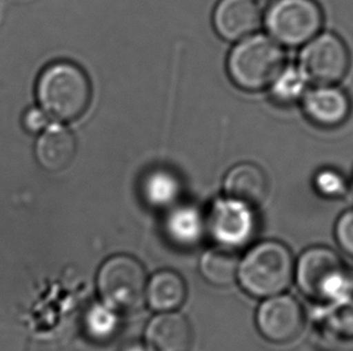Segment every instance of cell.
<instances>
[{
    "label": "cell",
    "instance_id": "cell-1",
    "mask_svg": "<svg viewBox=\"0 0 353 351\" xmlns=\"http://www.w3.org/2000/svg\"><path fill=\"white\" fill-rule=\"evenodd\" d=\"M296 259L285 243L265 240L245 253L239 264L238 281L246 294L268 299L283 294L294 283Z\"/></svg>",
    "mask_w": 353,
    "mask_h": 351
},
{
    "label": "cell",
    "instance_id": "cell-2",
    "mask_svg": "<svg viewBox=\"0 0 353 351\" xmlns=\"http://www.w3.org/2000/svg\"><path fill=\"white\" fill-rule=\"evenodd\" d=\"M37 96L48 117L58 122H72L90 107L91 81L85 70L75 63H52L39 76Z\"/></svg>",
    "mask_w": 353,
    "mask_h": 351
},
{
    "label": "cell",
    "instance_id": "cell-3",
    "mask_svg": "<svg viewBox=\"0 0 353 351\" xmlns=\"http://www.w3.org/2000/svg\"><path fill=\"white\" fill-rule=\"evenodd\" d=\"M286 64L283 46L270 36L257 34L243 39L232 50L228 72L241 89L257 92L270 87Z\"/></svg>",
    "mask_w": 353,
    "mask_h": 351
},
{
    "label": "cell",
    "instance_id": "cell-4",
    "mask_svg": "<svg viewBox=\"0 0 353 351\" xmlns=\"http://www.w3.org/2000/svg\"><path fill=\"white\" fill-rule=\"evenodd\" d=\"M323 23L316 0H272L264 14L269 36L283 47H303L322 32Z\"/></svg>",
    "mask_w": 353,
    "mask_h": 351
},
{
    "label": "cell",
    "instance_id": "cell-5",
    "mask_svg": "<svg viewBox=\"0 0 353 351\" xmlns=\"http://www.w3.org/2000/svg\"><path fill=\"white\" fill-rule=\"evenodd\" d=\"M148 281L143 264L125 254L106 259L97 273V289L101 301L119 312L137 310L143 306Z\"/></svg>",
    "mask_w": 353,
    "mask_h": 351
},
{
    "label": "cell",
    "instance_id": "cell-6",
    "mask_svg": "<svg viewBox=\"0 0 353 351\" xmlns=\"http://www.w3.org/2000/svg\"><path fill=\"white\" fill-rule=\"evenodd\" d=\"M298 65L312 85H339L351 67L344 39L334 32H321L301 47Z\"/></svg>",
    "mask_w": 353,
    "mask_h": 351
},
{
    "label": "cell",
    "instance_id": "cell-7",
    "mask_svg": "<svg viewBox=\"0 0 353 351\" xmlns=\"http://www.w3.org/2000/svg\"><path fill=\"white\" fill-rule=\"evenodd\" d=\"M208 235L216 246L238 252L248 247L258 231L257 214L254 207L230 199L216 200L206 214Z\"/></svg>",
    "mask_w": 353,
    "mask_h": 351
},
{
    "label": "cell",
    "instance_id": "cell-8",
    "mask_svg": "<svg viewBox=\"0 0 353 351\" xmlns=\"http://www.w3.org/2000/svg\"><path fill=\"white\" fill-rule=\"evenodd\" d=\"M258 331L269 342L288 344L294 342L304 332L305 310L292 295H275L263 299L256 312Z\"/></svg>",
    "mask_w": 353,
    "mask_h": 351
},
{
    "label": "cell",
    "instance_id": "cell-9",
    "mask_svg": "<svg viewBox=\"0 0 353 351\" xmlns=\"http://www.w3.org/2000/svg\"><path fill=\"white\" fill-rule=\"evenodd\" d=\"M345 264L339 253L323 244L306 248L296 259L294 283L306 299L319 302L325 283Z\"/></svg>",
    "mask_w": 353,
    "mask_h": 351
},
{
    "label": "cell",
    "instance_id": "cell-10",
    "mask_svg": "<svg viewBox=\"0 0 353 351\" xmlns=\"http://www.w3.org/2000/svg\"><path fill=\"white\" fill-rule=\"evenodd\" d=\"M301 104L306 118L323 129L343 125L352 109L350 95L339 85H311Z\"/></svg>",
    "mask_w": 353,
    "mask_h": 351
},
{
    "label": "cell",
    "instance_id": "cell-11",
    "mask_svg": "<svg viewBox=\"0 0 353 351\" xmlns=\"http://www.w3.org/2000/svg\"><path fill=\"white\" fill-rule=\"evenodd\" d=\"M262 12L256 0H220L214 12V25L221 38L241 41L261 25Z\"/></svg>",
    "mask_w": 353,
    "mask_h": 351
},
{
    "label": "cell",
    "instance_id": "cell-12",
    "mask_svg": "<svg viewBox=\"0 0 353 351\" xmlns=\"http://www.w3.org/2000/svg\"><path fill=\"white\" fill-rule=\"evenodd\" d=\"M145 338L154 351H190L193 331L188 319L174 310L154 315L148 323Z\"/></svg>",
    "mask_w": 353,
    "mask_h": 351
},
{
    "label": "cell",
    "instance_id": "cell-13",
    "mask_svg": "<svg viewBox=\"0 0 353 351\" xmlns=\"http://www.w3.org/2000/svg\"><path fill=\"white\" fill-rule=\"evenodd\" d=\"M164 231L168 240L177 247H196L208 235L206 214L192 204H176L169 209L164 220Z\"/></svg>",
    "mask_w": 353,
    "mask_h": 351
},
{
    "label": "cell",
    "instance_id": "cell-14",
    "mask_svg": "<svg viewBox=\"0 0 353 351\" xmlns=\"http://www.w3.org/2000/svg\"><path fill=\"white\" fill-rule=\"evenodd\" d=\"M225 196L257 207L267 199L269 191L267 175L252 162H241L230 169L225 178Z\"/></svg>",
    "mask_w": 353,
    "mask_h": 351
},
{
    "label": "cell",
    "instance_id": "cell-15",
    "mask_svg": "<svg viewBox=\"0 0 353 351\" xmlns=\"http://www.w3.org/2000/svg\"><path fill=\"white\" fill-rule=\"evenodd\" d=\"M75 154L77 140L69 129L59 124L45 129L35 146L39 164L48 171L58 172L67 169Z\"/></svg>",
    "mask_w": 353,
    "mask_h": 351
},
{
    "label": "cell",
    "instance_id": "cell-16",
    "mask_svg": "<svg viewBox=\"0 0 353 351\" xmlns=\"http://www.w3.org/2000/svg\"><path fill=\"white\" fill-rule=\"evenodd\" d=\"M186 297V283L175 270H158L148 279L146 302L154 312L177 310L185 304Z\"/></svg>",
    "mask_w": 353,
    "mask_h": 351
},
{
    "label": "cell",
    "instance_id": "cell-17",
    "mask_svg": "<svg viewBox=\"0 0 353 351\" xmlns=\"http://www.w3.org/2000/svg\"><path fill=\"white\" fill-rule=\"evenodd\" d=\"M239 264L238 252L215 246L203 253L199 260V272L209 284L225 288L238 280Z\"/></svg>",
    "mask_w": 353,
    "mask_h": 351
},
{
    "label": "cell",
    "instance_id": "cell-18",
    "mask_svg": "<svg viewBox=\"0 0 353 351\" xmlns=\"http://www.w3.org/2000/svg\"><path fill=\"white\" fill-rule=\"evenodd\" d=\"M119 310L105 304L96 301L85 310L82 325L87 337L96 343H108L117 336L121 330Z\"/></svg>",
    "mask_w": 353,
    "mask_h": 351
},
{
    "label": "cell",
    "instance_id": "cell-19",
    "mask_svg": "<svg viewBox=\"0 0 353 351\" xmlns=\"http://www.w3.org/2000/svg\"><path fill=\"white\" fill-rule=\"evenodd\" d=\"M145 202L156 209H170L181 196V183L176 176L167 170L150 172L141 184Z\"/></svg>",
    "mask_w": 353,
    "mask_h": 351
},
{
    "label": "cell",
    "instance_id": "cell-20",
    "mask_svg": "<svg viewBox=\"0 0 353 351\" xmlns=\"http://www.w3.org/2000/svg\"><path fill=\"white\" fill-rule=\"evenodd\" d=\"M316 310V323L332 337L340 341H353V299L320 304Z\"/></svg>",
    "mask_w": 353,
    "mask_h": 351
},
{
    "label": "cell",
    "instance_id": "cell-21",
    "mask_svg": "<svg viewBox=\"0 0 353 351\" xmlns=\"http://www.w3.org/2000/svg\"><path fill=\"white\" fill-rule=\"evenodd\" d=\"M311 85L310 80L298 64H286L269 88L275 103L282 106H290L301 103Z\"/></svg>",
    "mask_w": 353,
    "mask_h": 351
},
{
    "label": "cell",
    "instance_id": "cell-22",
    "mask_svg": "<svg viewBox=\"0 0 353 351\" xmlns=\"http://www.w3.org/2000/svg\"><path fill=\"white\" fill-rule=\"evenodd\" d=\"M312 185L316 193L325 200L343 199L351 190L350 180L333 167H322L316 172Z\"/></svg>",
    "mask_w": 353,
    "mask_h": 351
},
{
    "label": "cell",
    "instance_id": "cell-23",
    "mask_svg": "<svg viewBox=\"0 0 353 351\" xmlns=\"http://www.w3.org/2000/svg\"><path fill=\"white\" fill-rule=\"evenodd\" d=\"M334 238L341 253L353 259V207L344 211L336 219Z\"/></svg>",
    "mask_w": 353,
    "mask_h": 351
},
{
    "label": "cell",
    "instance_id": "cell-24",
    "mask_svg": "<svg viewBox=\"0 0 353 351\" xmlns=\"http://www.w3.org/2000/svg\"><path fill=\"white\" fill-rule=\"evenodd\" d=\"M48 116L43 109L32 107L27 109L22 118V125L26 131L30 134H39L48 128Z\"/></svg>",
    "mask_w": 353,
    "mask_h": 351
},
{
    "label": "cell",
    "instance_id": "cell-25",
    "mask_svg": "<svg viewBox=\"0 0 353 351\" xmlns=\"http://www.w3.org/2000/svg\"><path fill=\"white\" fill-rule=\"evenodd\" d=\"M121 351H154L148 343L133 342L124 345Z\"/></svg>",
    "mask_w": 353,
    "mask_h": 351
},
{
    "label": "cell",
    "instance_id": "cell-26",
    "mask_svg": "<svg viewBox=\"0 0 353 351\" xmlns=\"http://www.w3.org/2000/svg\"><path fill=\"white\" fill-rule=\"evenodd\" d=\"M350 185H351V190H353V175L351 178H350Z\"/></svg>",
    "mask_w": 353,
    "mask_h": 351
}]
</instances>
